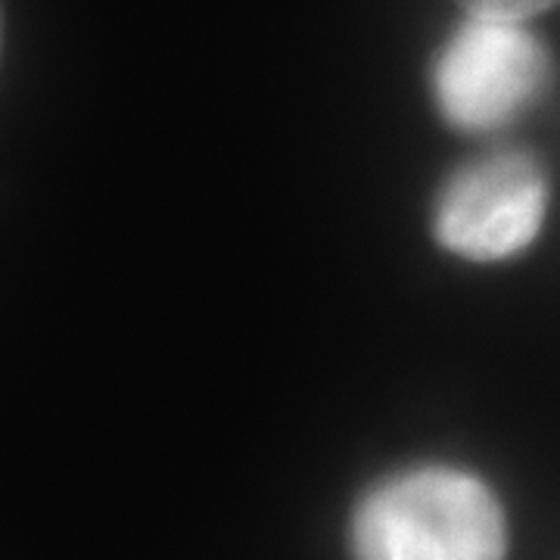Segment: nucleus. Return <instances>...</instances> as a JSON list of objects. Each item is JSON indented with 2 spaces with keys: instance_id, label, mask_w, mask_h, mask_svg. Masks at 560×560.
<instances>
[{
  "instance_id": "f03ea898",
  "label": "nucleus",
  "mask_w": 560,
  "mask_h": 560,
  "mask_svg": "<svg viewBox=\"0 0 560 560\" xmlns=\"http://www.w3.org/2000/svg\"><path fill=\"white\" fill-rule=\"evenodd\" d=\"M548 79L551 57L536 32L467 13L433 60L430 91L452 128L495 131L539 101Z\"/></svg>"
},
{
  "instance_id": "20e7f679",
  "label": "nucleus",
  "mask_w": 560,
  "mask_h": 560,
  "mask_svg": "<svg viewBox=\"0 0 560 560\" xmlns=\"http://www.w3.org/2000/svg\"><path fill=\"white\" fill-rule=\"evenodd\" d=\"M470 16H492V20H529L545 10L558 7L560 0H458Z\"/></svg>"
},
{
  "instance_id": "f257e3e1",
  "label": "nucleus",
  "mask_w": 560,
  "mask_h": 560,
  "mask_svg": "<svg viewBox=\"0 0 560 560\" xmlns=\"http://www.w3.org/2000/svg\"><path fill=\"white\" fill-rule=\"evenodd\" d=\"M349 548L352 560H504L508 523L477 474L420 464L361 495Z\"/></svg>"
},
{
  "instance_id": "7ed1b4c3",
  "label": "nucleus",
  "mask_w": 560,
  "mask_h": 560,
  "mask_svg": "<svg viewBox=\"0 0 560 560\" xmlns=\"http://www.w3.org/2000/svg\"><path fill=\"white\" fill-rule=\"evenodd\" d=\"M548 212V175L529 153H492L467 162L436 197L433 237L467 261H501L539 237Z\"/></svg>"
}]
</instances>
